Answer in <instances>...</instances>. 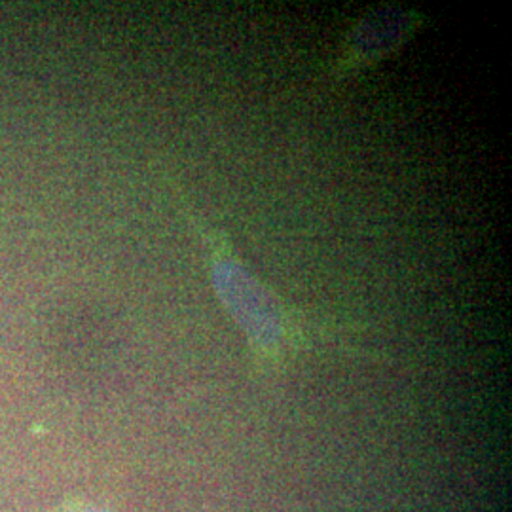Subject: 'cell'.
Wrapping results in <instances>:
<instances>
[{"label": "cell", "instance_id": "obj_1", "mask_svg": "<svg viewBox=\"0 0 512 512\" xmlns=\"http://www.w3.org/2000/svg\"><path fill=\"white\" fill-rule=\"evenodd\" d=\"M188 220L205 249L213 293L247 338L258 365L266 370L279 368L291 355L330 334L332 325L298 310L256 274L219 224L192 207H188Z\"/></svg>", "mask_w": 512, "mask_h": 512}, {"label": "cell", "instance_id": "obj_2", "mask_svg": "<svg viewBox=\"0 0 512 512\" xmlns=\"http://www.w3.org/2000/svg\"><path fill=\"white\" fill-rule=\"evenodd\" d=\"M427 16L401 4H384L365 12L348 29L323 74L329 86L365 76L408 46L425 29Z\"/></svg>", "mask_w": 512, "mask_h": 512}, {"label": "cell", "instance_id": "obj_3", "mask_svg": "<svg viewBox=\"0 0 512 512\" xmlns=\"http://www.w3.org/2000/svg\"><path fill=\"white\" fill-rule=\"evenodd\" d=\"M73 512H107L103 511V509H93V507H86V509H76Z\"/></svg>", "mask_w": 512, "mask_h": 512}]
</instances>
